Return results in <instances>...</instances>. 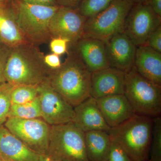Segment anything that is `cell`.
Instances as JSON below:
<instances>
[{"label": "cell", "instance_id": "7a4b0ae2", "mask_svg": "<svg viewBox=\"0 0 161 161\" xmlns=\"http://www.w3.org/2000/svg\"><path fill=\"white\" fill-rule=\"evenodd\" d=\"M44 57L37 46L31 43L12 47L5 67L6 82L15 86H37L48 79L50 71Z\"/></svg>", "mask_w": 161, "mask_h": 161}, {"label": "cell", "instance_id": "6da1fadb", "mask_svg": "<svg viewBox=\"0 0 161 161\" xmlns=\"http://www.w3.org/2000/svg\"><path fill=\"white\" fill-rule=\"evenodd\" d=\"M67 57L61 66L50 71L52 87L73 107L91 97L92 73L78 54L69 47Z\"/></svg>", "mask_w": 161, "mask_h": 161}, {"label": "cell", "instance_id": "d6986e66", "mask_svg": "<svg viewBox=\"0 0 161 161\" xmlns=\"http://www.w3.org/2000/svg\"><path fill=\"white\" fill-rule=\"evenodd\" d=\"M0 40L11 48L29 43L19 27L9 3L0 8Z\"/></svg>", "mask_w": 161, "mask_h": 161}, {"label": "cell", "instance_id": "7c38bea8", "mask_svg": "<svg viewBox=\"0 0 161 161\" xmlns=\"http://www.w3.org/2000/svg\"><path fill=\"white\" fill-rule=\"evenodd\" d=\"M110 67L126 73L134 66L137 47L123 31L114 35L105 42Z\"/></svg>", "mask_w": 161, "mask_h": 161}, {"label": "cell", "instance_id": "2e32d148", "mask_svg": "<svg viewBox=\"0 0 161 161\" xmlns=\"http://www.w3.org/2000/svg\"><path fill=\"white\" fill-rule=\"evenodd\" d=\"M74 111L73 123L83 132L95 130L109 132L111 128L104 119L95 98L92 97L87 98L74 107Z\"/></svg>", "mask_w": 161, "mask_h": 161}, {"label": "cell", "instance_id": "f35d334b", "mask_svg": "<svg viewBox=\"0 0 161 161\" xmlns=\"http://www.w3.org/2000/svg\"><path fill=\"white\" fill-rule=\"evenodd\" d=\"M0 161H1V159H0Z\"/></svg>", "mask_w": 161, "mask_h": 161}, {"label": "cell", "instance_id": "836d02e7", "mask_svg": "<svg viewBox=\"0 0 161 161\" xmlns=\"http://www.w3.org/2000/svg\"><path fill=\"white\" fill-rule=\"evenodd\" d=\"M39 161H58L57 160L52 158L49 156L47 155H40V160Z\"/></svg>", "mask_w": 161, "mask_h": 161}, {"label": "cell", "instance_id": "603a6c76", "mask_svg": "<svg viewBox=\"0 0 161 161\" xmlns=\"http://www.w3.org/2000/svg\"><path fill=\"white\" fill-rule=\"evenodd\" d=\"M115 0H81L78 8L86 19L92 17L108 8Z\"/></svg>", "mask_w": 161, "mask_h": 161}, {"label": "cell", "instance_id": "4fadbf2b", "mask_svg": "<svg viewBox=\"0 0 161 161\" xmlns=\"http://www.w3.org/2000/svg\"><path fill=\"white\" fill-rule=\"evenodd\" d=\"M125 74L111 67L92 73L91 97L97 99L124 94Z\"/></svg>", "mask_w": 161, "mask_h": 161}, {"label": "cell", "instance_id": "4316f807", "mask_svg": "<svg viewBox=\"0 0 161 161\" xmlns=\"http://www.w3.org/2000/svg\"><path fill=\"white\" fill-rule=\"evenodd\" d=\"M49 46L53 53L61 56L68 51L69 42L68 40L60 37L53 38L50 41Z\"/></svg>", "mask_w": 161, "mask_h": 161}, {"label": "cell", "instance_id": "d4e9b609", "mask_svg": "<svg viewBox=\"0 0 161 161\" xmlns=\"http://www.w3.org/2000/svg\"><path fill=\"white\" fill-rule=\"evenodd\" d=\"M15 86L7 82L0 85V125H4L8 119L12 105L11 92Z\"/></svg>", "mask_w": 161, "mask_h": 161}, {"label": "cell", "instance_id": "ab89813d", "mask_svg": "<svg viewBox=\"0 0 161 161\" xmlns=\"http://www.w3.org/2000/svg\"></svg>", "mask_w": 161, "mask_h": 161}, {"label": "cell", "instance_id": "9c48e42d", "mask_svg": "<svg viewBox=\"0 0 161 161\" xmlns=\"http://www.w3.org/2000/svg\"><path fill=\"white\" fill-rule=\"evenodd\" d=\"M161 26V17L148 2L135 3L125 20L123 31L137 47L145 45L149 36Z\"/></svg>", "mask_w": 161, "mask_h": 161}, {"label": "cell", "instance_id": "e575fe53", "mask_svg": "<svg viewBox=\"0 0 161 161\" xmlns=\"http://www.w3.org/2000/svg\"><path fill=\"white\" fill-rule=\"evenodd\" d=\"M10 0H0V8L7 6L9 4Z\"/></svg>", "mask_w": 161, "mask_h": 161}, {"label": "cell", "instance_id": "7402d4cb", "mask_svg": "<svg viewBox=\"0 0 161 161\" xmlns=\"http://www.w3.org/2000/svg\"><path fill=\"white\" fill-rule=\"evenodd\" d=\"M38 96L37 86H15L12 91V104H19L30 102Z\"/></svg>", "mask_w": 161, "mask_h": 161}, {"label": "cell", "instance_id": "d6a6232c", "mask_svg": "<svg viewBox=\"0 0 161 161\" xmlns=\"http://www.w3.org/2000/svg\"><path fill=\"white\" fill-rule=\"evenodd\" d=\"M147 2L154 12L161 17V0H148Z\"/></svg>", "mask_w": 161, "mask_h": 161}, {"label": "cell", "instance_id": "30bf717a", "mask_svg": "<svg viewBox=\"0 0 161 161\" xmlns=\"http://www.w3.org/2000/svg\"><path fill=\"white\" fill-rule=\"evenodd\" d=\"M42 118L50 126L73 122L74 107L51 86L48 79L37 86Z\"/></svg>", "mask_w": 161, "mask_h": 161}, {"label": "cell", "instance_id": "f1b7e54d", "mask_svg": "<svg viewBox=\"0 0 161 161\" xmlns=\"http://www.w3.org/2000/svg\"><path fill=\"white\" fill-rule=\"evenodd\" d=\"M145 45L161 53V26L149 36Z\"/></svg>", "mask_w": 161, "mask_h": 161}, {"label": "cell", "instance_id": "8992f818", "mask_svg": "<svg viewBox=\"0 0 161 161\" xmlns=\"http://www.w3.org/2000/svg\"><path fill=\"white\" fill-rule=\"evenodd\" d=\"M46 155L58 161H90L85 132L73 122L51 126Z\"/></svg>", "mask_w": 161, "mask_h": 161}, {"label": "cell", "instance_id": "8d00e7d4", "mask_svg": "<svg viewBox=\"0 0 161 161\" xmlns=\"http://www.w3.org/2000/svg\"><path fill=\"white\" fill-rule=\"evenodd\" d=\"M147 161H151L149 159V160H147Z\"/></svg>", "mask_w": 161, "mask_h": 161}, {"label": "cell", "instance_id": "4dcf8cb0", "mask_svg": "<svg viewBox=\"0 0 161 161\" xmlns=\"http://www.w3.org/2000/svg\"><path fill=\"white\" fill-rule=\"evenodd\" d=\"M81 0H57L58 5L60 6L78 9Z\"/></svg>", "mask_w": 161, "mask_h": 161}, {"label": "cell", "instance_id": "e0dca14e", "mask_svg": "<svg viewBox=\"0 0 161 161\" xmlns=\"http://www.w3.org/2000/svg\"><path fill=\"white\" fill-rule=\"evenodd\" d=\"M2 161H39L40 155L30 149L4 125H0Z\"/></svg>", "mask_w": 161, "mask_h": 161}, {"label": "cell", "instance_id": "3957f363", "mask_svg": "<svg viewBox=\"0 0 161 161\" xmlns=\"http://www.w3.org/2000/svg\"><path fill=\"white\" fill-rule=\"evenodd\" d=\"M153 118L135 114L117 126L111 128L112 139L120 146L132 161L149 159Z\"/></svg>", "mask_w": 161, "mask_h": 161}, {"label": "cell", "instance_id": "ffe728a7", "mask_svg": "<svg viewBox=\"0 0 161 161\" xmlns=\"http://www.w3.org/2000/svg\"><path fill=\"white\" fill-rule=\"evenodd\" d=\"M87 154L90 161H107L112 139L109 132L101 130L85 132Z\"/></svg>", "mask_w": 161, "mask_h": 161}, {"label": "cell", "instance_id": "277c9868", "mask_svg": "<svg viewBox=\"0 0 161 161\" xmlns=\"http://www.w3.org/2000/svg\"><path fill=\"white\" fill-rule=\"evenodd\" d=\"M9 5L20 30L29 43L36 46L49 43L52 39L50 22L60 6L35 5L23 0H10Z\"/></svg>", "mask_w": 161, "mask_h": 161}, {"label": "cell", "instance_id": "cb8c5ba5", "mask_svg": "<svg viewBox=\"0 0 161 161\" xmlns=\"http://www.w3.org/2000/svg\"><path fill=\"white\" fill-rule=\"evenodd\" d=\"M149 160L161 161V117L153 118Z\"/></svg>", "mask_w": 161, "mask_h": 161}, {"label": "cell", "instance_id": "9a60e30c", "mask_svg": "<svg viewBox=\"0 0 161 161\" xmlns=\"http://www.w3.org/2000/svg\"><path fill=\"white\" fill-rule=\"evenodd\" d=\"M96 100L104 119L110 128L119 125L136 114L124 94L108 95Z\"/></svg>", "mask_w": 161, "mask_h": 161}, {"label": "cell", "instance_id": "ac0fdd59", "mask_svg": "<svg viewBox=\"0 0 161 161\" xmlns=\"http://www.w3.org/2000/svg\"><path fill=\"white\" fill-rule=\"evenodd\" d=\"M134 67L141 75L161 86V53L147 45L137 47Z\"/></svg>", "mask_w": 161, "mask_h": 161}, {"label": "cell", "instance_id": "52a82bcc", "mask_svg": "<svg viewBox=\"0 0 161 161\" xmlns=\"http://www.w3.org/2000/svg\"><path fill=\"white\" fill-rule=\"evenodd\" d=\"M134 4L132 0H115L103 11L87 19L84 36L105 42L123 31L125 20Z\"/></svg>", "mask_w": 161, "mask_h": 161}, {"label": "cell", "instance_id": "484cf974", "mask_svg": "<svg viewBox=\"0 0 161 161\" xmlns=\"http://www.w3.org/2000/svg\"><path fill=\"white\" fill-rule=\"evenodd\" d=\"M107 161H132L124 149L112 139L109 154Z\"/></svg>", "mask_w": 161, "mask_h": 161}, {"label": "cell", "instance_id": "83f0119b", "mask_svg": "<svg viewBox=\"0 0 161 161\" xmlns=\"http://www.w3.org/2000/svg\"><path fill=\"white\" fill-rule=\"evenodd\" d=\"M11 49V47L3 43H0V85L6 82L5 77V67Z\"/></svg>", "mask_w": 161, "mask_h": 161}, {"label": "cell", "instance_id": "d590c367", "mask_svg": "<svg viewBox=\"0 0 161 161\" xmlns=\"http://www.w3.org/2000/svg\"><path fill=\"white\" fill-rule=\"evenodd\" d=\"M134 3H142L148 2V0H132Z\"/></svg>", "mask_w": 161, "mask_h": 161}, {"label": "cell", "instance_id": "5b68a950", "mask_svg": "<svg viewBox=\"0 0 161 161\" xmlns=\"http://www.w3.org/2000/svg\"><path fill=\"white\" fill-rule=\"evenodd\" d=\"M124 95L136 114L154 118L161 114V86L141 75L135 67L125 74Z\"/></svg>", "mask_w": 161, "mask_h": 161}, {"label": "cell", "instance_id": "5bb4252c", "mask_svg": "<svg viewBox=\"0 0 161 161\" xmlns=\"http://www.w3.org/2000/svg\"><path fill=\"white\" fill-rule=\"evenodd\" d=\"M71 47L78 54L91 73L109 67L102 40L83 36Z\"/></svg>", "mask_w": 161, "mask_h": 161}, {"label": "cell", "instance_id": "1f68e13d", "mask_svg": "<svg viewBox=\"0 0 161 161\" xmlns=\"http://www.w3.org/2000/svg\"><path fill=\"white\" fill-rule=\"evenodd\" d=\"M26 3L42 6H54L58 5L57 0H23Z\"/></svg>", "mask_w": 161, "mask_h": 161}, {"label": "cell", "instance_id": "ba28073f", "mask_svg": "<svg viewBox=\"0 0 161 161\" xmlns=\"http://www.w3.org/2000/svg\"><path fill=\"white\" fill-rule=\"evenodd\" d=\"M4 125L34 152L47 154L51 126L43 119L9 118Z\"/></svg>", "mask_w": 161, "mask_h": 161}, {"label": "cell", "instance_id": "74e56055", "mask_svg": "<svg viewBox=\"0 0 161 161\" xmlns=\"http://www.w3.org/2000/svg\"><path fill=\"white\" fill-rule=\"evenodd\" d=\"M1 43V40H0V43Z\"/></svg>", "mask_w": 161, "mask_h": 161}, {"label": "cell", "instance_id": "f546056e", "mask_svg": "<svg viewBox=\"0 0 161 161\" xmlns=\"http://www.w3.org/2000/svg\"><path fill=\"white\" fill-rule=\"evenodd\" d=\"M44 61L50 71L59 68L62 64L60 61V56L53 53L44 55Z\"/></svg>", "mask_w": 161, "mask_h": 161}, {"label": "cell", "instance_id": "8fae6325", "mask_svg": "<svg viewBox=\"0 0 161 161\" xmlns=\"http://www.w3.org/2000/svg\"><path fill=\"white\" fill-rule=\"evenodd\" d=\"M86 19L78 9L60 6L50 22L52 38H64L69 41V47L73 46L83 36Z\"/></svg>", "mask_w": 161, "mask_h": 161}, {"label": "cell", "instance_id": "44dd1931", "mask_svg": "<svg viewBox=\"0 0 161 161\" xmlns=\"http://www.w3.org/2000/svg\"><path fill=\"white\" fill-rule=\"evenodd\" d=\"M23 119L42 118L39 97L30 102L19 104H12L8 118Z\"/></svg>", "mask_w": 161, "mask_h": 161}]
</instances>
